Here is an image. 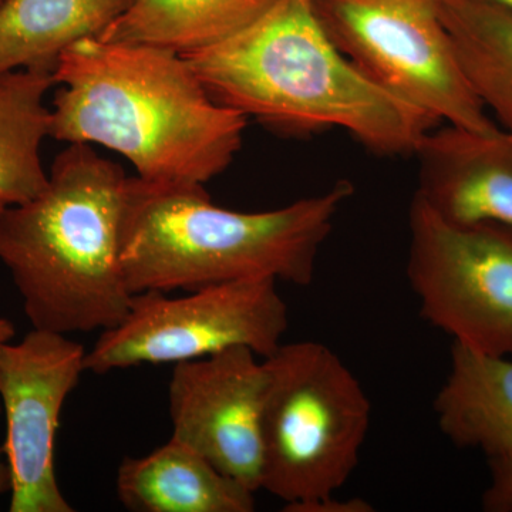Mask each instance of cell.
<instances>
[{"mask_svg":"<svg viewBox=\"0 0 512 512\" xmlns=\"http://www.w3.org/2000/svg\"><path fill=\"white\" fill-rule=\"evenodd\" d=\"M278 0H134L99 36L185 55L215 45L268 12Z\"/></svg>","mask_w":512,"mask_h":512,"instance_id":"15","label":"cell"},{"mask_svg":"<svg viewBox=\"0 0 512 512\" xmlns=\"http://www.w3.org/2000/svg\"><path fill=\"white\" fill-rule=\"evenodd\" d=\"M355 188L339 181L264 212L212 204L204 185L128 178L121 266L128 291L190 292L247 279L308 286L320 249Z\"/></svg>","mask_w":512,"mask_h":512,"instance_id":"3","label":"cell"},{"mask_svg":"<svg viewBox=\"0 0 512 512\" xmlns=\"http://www.w3.org/2000/svg\"><path fill=\"white\" fill-rule=\"evenodd\" d=\"M286 512H375V507L363 498L355 497L348 500H339L335 494L326 497L316 498L289 508Z\"/></svg>","mask_w":512,"mask_h":512,"instance_id":"19","label":"cell"},{"mask_svg":"<svg viewBox=\"0 0 512 512\" xmlns=\"http://www.w3.org/2000/svg\"><path fill=\"white\" fill-rule=\"evenodd\" d=\"M117 497L133 512H252L255 493L171 437L117 470Z\"/></svg>","mask_w":512,"mask_h":512,"instance_id":"12","label":"cell"},{"mask_svg":"<svg viewBox=\"0 0 512 512\" xmlns=\"http://www.w3.org/2000/svg\"><path fill=\"white\" fill-rule=\"evenodd\" d=\"M266 372L251 349L177 363L168 386L173 434L222 473L261 490V419Z\"/></svg>","mask_w":512,"mask_h":512,"instance_id":"10","label":"cell"},{"mask_svg":"<svg viewBox=\"0 0 512 512\" xmlns=\"http://www.w3.org/2000/svg\"><path fill=\"white\" fill-rule=\"evenodd\" d=\"M261 490L284 511L338 493L359 464L372 403L325 343H282L264 357Z\"/></svg>","mask_w":512,"mask_h":512,"instance_id":"5","label":"cell"},{"mask_svg":"<svg viewBox=\"0 0 512 512\" xmlns=\"http://www.w3.org/2000/svg\"><path fill=\"white\" fill-rule=\"evenodd\" d=\"M451 444L485 457L512 453V356L453 343L450 370L433 403Z\"/></svg>","mask_w":512,"mask_h":512,"instance_id":"13","label":"cell"},{"mask_svg":"<svg viewBox=\"0 0 512 512\" xmlns=\"http://www.w3.org/2000/svg\"><path fill=\"white\" fill-rule=\"evenodd\" d=\"M3 2H5V0H0V5H2Z\"/></svg>","mask_w":512,"mask_h":512,"instance_id":"23","label":"cell"},{"mask_svg":"<svg viewBox=\"0 0 512 512\" xmlns=\"http://www.w3.org/2000/svg\"><path fill=\"white\" fill-rule=\"evenodd\" d=\"M288 305L274 279L204 286L173 296L136 293L127 315L86 353V372L106 375L141 365L183 363L232 348L268 357L282 345Z\"/></svg>","mask_w":512,"mask_h":512,"instance_id":"7","label":"cell"},{"mask_svg":"<svg viewBox=\"0 0 512 512\" xmlns=\"http://www.w3.org/2000/svg\"><path fill=\"white\" fill-rule=\"evenodd\" d=\"M2 403H0V414H2ZM12 471L6 458L3 447H0V497L12 493Z\"/></svg>","mask_w":512,"mask_h":512,"instance_id":"20","label":"cell"},{"mask_svg":"<svg viewBox=\"0 0 512 512\" xmlns=\"http://www.w3.org/2000/svg\"><path fill=\"white\" fill-rule=\"evenodd\" d=\"M406 274L421 318L453 343L512 356V227L458 224L414 195Z\"/></svg>","mask_w":512,"mask_h":512,"instance_id":"8","label":"cell"},{"mask_svg":"<svg viewBox=\"0 0 512 512\" xmlns=\"http://www.w3.org/2000/svg\"><path fill=\"white\" fill-rule=\"evenodd\" d=\"M417 197L458 224L512 227V131L490 133L437 126L414 151Z\"/></svg>","mask_w":512,"mask_h":512,"instance_id":"11","label":"cell"},{"mask_svg":"<svg viewBox=\"0 0 512 512\" xmlns=\"http://www.w3.org/2000/svg\"><path fill=\"white\" fill-rule=\"evenodd\" d=\"M326 32L367 79L437 123L497 130L444 25L440 0H315Z\"/></svg>","mask_w":512,"mask_h":512,"instance_id":"6","label":"cell"},{"mask_svg":"<svg viewBox=\"0 0 512 512\" xmlns=\"http://www.w3.org/2000/svg\"><path fill=\"white\" fill-rule=\"evenodd\" d=\"M440 12L478 99L512 131V10L485 0H440Z\"/></svg>","mask_w":512,"mask_h":512,"instance_id":"17","label":"cell"},{"mask_svg":"<svg viewBox=\"0 0 512 512\" xmlns=\"http://www.w3.org/2000/svg\"><path fill=\"white\" fill-rule=\"evenodd\" d=\"M16 330L13 322L9 319L2 318L0 316V348L6 343L12 342L13 336H15Z\"/></svg>","mask_w":512,"mask_h":512,"instance_id":"21","label":"cell"},{"mask_svg":"<svg viewBox=\"0 0 512 512\" xmlns=\"http://www.w3.org/2000/svg\"><path fill=\"white\" fill-rule=\"evenodd\" d=\"M128 175L90 144H69L45 190L0 215V262L33 328L87 333L130 308L121 266Z\"/></svg>","mask_w":512,"mask_h":512,"instance_id":"4","label":"cell"},{"mask_svg":"<svg viewBox=\"0 0 512 512\" xmlns=\"http://www.w3.org/2000/svg\"><path fill=\"white\" fill-rule=\"evenodd\" d=\"M488 484L481 495L485 512H512V453L487 458Z\"/></svg>","mask_w":512,"mask_h":512,"instance_id":"18","label":"cell"},{"mask_svg":"<svg viewBox=\"0 0 512 512\" xmlns=\"http://www.w3.org/2000/svg\"><path fill=\"white\" fill-rule=\"evenodd\" d=\"M55 80L49 137L109 148L148 183L205 185L241 150L247 117L173 50L87 37L60 56Z\"/></svg>","mask_w":512,"mask_h":512,"instance_id":"1","label":"cell"},{"mask_svg":"<svg viewBox=\"0 0 512 512\" xmlns=\"http://www.w3.org/2000/svg\"><path fill=\"white\" fill-rule=\"evenodd\" d=\"M485 2L495 3V5H500L505 9L512 10V0H485Z\"/></svg>","mask_w":512,"mask_h":512,"instance_id":"22","label":"cell"},{"mask_svg":"<svg viewBox=\"0 0 512 512\" xmlns=\"http://www.w3.org/2000/svg\"><path fill=\"white\" fill-rule=\"evenodd\" d=\"M55 84V73L47 70L0 74V215L45 190L49 173L40 148L52 116L46 94Z\"/></svg>","mask_w":512,"mask_h":512,"instance_id":"16","label":"cell"},{"mask_svg":"<svg viewBox=\"0 0 512 512\" xmlns=\"http://www.w3.org/2000/svg\"><path fill=\"white\" fill-rule=\"evenodd\" d=\"M134 0H5L0 5V74L55 73L74 43L99 37Z\"/></svg>","mask_w":512,"mask_h":512,"instance_id":"14","label":"cell"},{"mask_svg":"<svg viewBox=\"0 0 512 512\" xmlns=\"http://www.w3.org/2000/svg\"><path fill=\"white\" fill-rule=\"evenodd\" d=\"M181 56L212 99L286 133L340 128L377 154L406 156L439 126L340 52L315 0H278L247 28Z\"/></svg>","mask_w":512,"mask_h":512,"instance_id":"2","label":"cell"},{"mask_svg":"<svg viewBox=\"0 0 512 512\" xmlns=\"http://www.w3.org/2000/svg\"><path fill=\"white\" fill-rule=\"evenodd\" d=\"M86 349L63 333L30 330L0 348L3 444L12 471L10 512H73L56 477L60 414L86 372Z\"/></svg>","mask_w":512,"mask_h":512,"instance_id":"9","label":"cell"}]
</instances>
